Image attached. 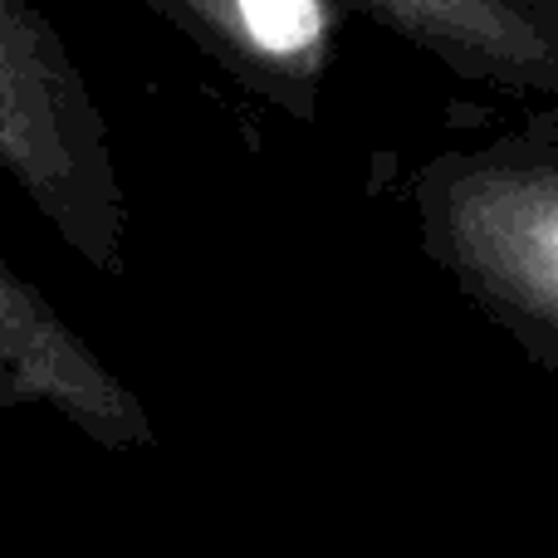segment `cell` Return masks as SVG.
<instances>
[{"label":"cell","instance_id":"6da1fadb","mask_svg":"<svg viewBox=\"0 0 558 558\" xmlns=\"http://www.w3.org/2000/svg\"><path fill=\"white\" fill-rule=\"evenodd\" d=\"M407 206L426 260L558 373V108L432 153Z\"/></svg>","mask_w":558,"mask_h":558},{"label":"cell","instance_id":"7a4b0ae2","mask_svg":"<svg viewBox=\"0 0 558 558\" xmlns=\"http://www.w3.org/2000/svg\"><path fill=\"white\" fill-rule=\"evenodd\" d=\"M0 172L88 270H128L108 118L64 35L29 0H0Z\"/></svg>","mask_w":558,"mask_h":558},{"label":"cell","instance_id":"3957f363","mask_svg":"<svg viewBox=\"0 0 558 558\" xmlns=\"http://www.w3.org/2000/svg\"><path fill=\"white\" fill-rule=\"evenodd\" d=\"M45 407L104 451L153 446L143 397L64 324L54 304L0 260V412Z\"/></svg>","mask_w":558,"mask_h":558},{"label":"cell","instance_id":"277c9868","mask_svg":"<svg viewBox=\"0 0 558 558\" xmlns=\"http://www.w3.org/2000/svg\"><path fill=\"white\" fill-rule=\"evenodd\" d=\"M279 113L314 123L348 10L338 0H143Z\"/></svg>","mask_w":558,"mask_h":558},{"label":"cell","instance_id":"5b68a950","mask_svg":"<svg viewBox=\"0 0 558 558\" xmlns=\"http://www.w3.org/2000/svg\"><path fill=\"white\" fill-rule=\"evenodd\" d=\"M451 74L524 98H558V20L534 0H338Z\"/></svg>","mask_w":558,"mask_h":558},{"label":"cell","instance_id":"8992f818","mask_svg":"<svg viewBox=\"0 0 558 558\" xmlns=\"http://www.w3.org/2000/svg\"><path fill=\"white\" fill-rule=\"evenodd\" d=\"M534 5H539V10H549V15L558 20V0H534Z\"/></svg>","mask_w":558,"mask_h":558}]
</instances>
